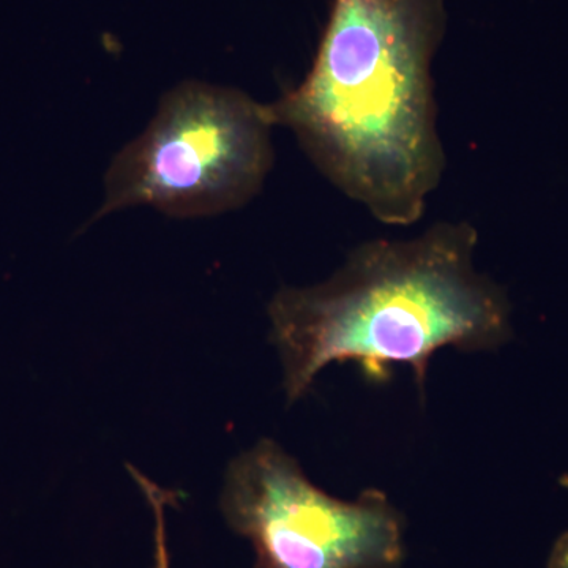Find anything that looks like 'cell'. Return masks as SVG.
I'll list each match as a JSON object with an SVG mask.
<instances>
[{
  "instance_id": "5b68a950",
  "label": "cell",
  "mask_w": 568,
  "mask_h": 568,
  "mask_svg": "<svg viewBox=\"0 0 568 568\" xmlns=\"http://www.w3.org/2000/svg\"><path fill=\"white\" fill-rule=\"evenodd\" d=\"M126 467H129L130 476L133 477L138 487L141 488L142 495L148 499L149 507L152 508L153 519H155V534H153V538H155V564H153V568H171L164 511H166L168 507L178 504V500L182 497V493L159 487L155 481L145 477L136 467L132 465Z\"/></svg>"
},
{
  "instance_id": "8992f818",
  "label": "cell",
  "mask_w": 568,
  "mask_h": 568,
  "mask_svg": "<svg viewBox=\"0 0 568 568\" xmlns=\"http://www.w3.org/2000/svg\"><path fill=\"white\" fill-rule=\"evenodd\" d=\"M548 568H568V530L556 540L549 552Z\"/></svg>"
},
{
  "instance_id": "277c9868",
  "label": "cell",
  "mask_w": 568,
  "mask_h": 568,
  "mask_svg": "<svg viewBox=\"0 0 568 568\" xmlns=\"http://www.w3.org/2000/svg\"><path fill=\"white\" fill-rule=\"evenodd\" d=\"M222 510L257 568H398L405 558L403 517L383 491L336 499L272 439L227 466Z\"/></svg>"
},
{
  "instance_id": "6da1fadb",
  "label": "cell",
  "mask_w": 568,
  "mask_h": 568,
  "mask_svg": "<svg viewBox=\"0 0 568 568\" xmlns=\"http://www.w3.org/2000/svg\"><path fill=\"white\" fill-rule=\"evenodd\" d=\"M444 29V0H334L312 70L268 103L324 178L392 226L424 216L446 171L433 82Z\"/></svg>"
},
{
  "instance_id": "7a4b0ae2",
  "label": "cell",
  "mask_w": 568,
  "mask_h": 568,
  "mask_svg": "<svg viewBox=\"0 0 568 568\" xmlns=\"http://www.w3.org/2000/svg\"><path fill=\"white\" fill-rule=\"evenodd\" d=\"M478 234L439 222L407 241L358 245L324 283L283 287L268 304L287 402L308 394L334 362L355 361L384 379L413 368L424 390L429 358L443 347L489 351L511 336L510 302L474 265Z\"/></svg>"
},
{
  "instance_id": "3957f363",
  "label": "cell",
  "mask_w": 568,
  "mask_h": 568,
  "mask_svg": "<svg viewBox=\"0 0 568 568\" xmlns=\"http://www.w3.org/2000/svg\"><path fill=\"white\" fill-rule=\"evenodd\" d=\"M268 104L239 89L183 82L112 160L95 220L149 205L175 219L234 211L263 189L274 164Z\"/></svg>"
}]
</instances>
